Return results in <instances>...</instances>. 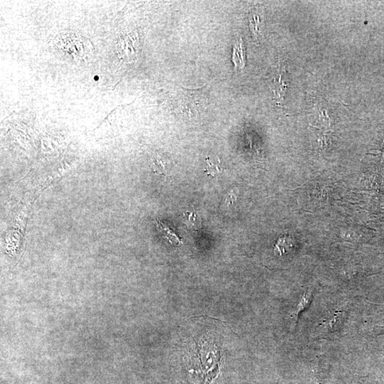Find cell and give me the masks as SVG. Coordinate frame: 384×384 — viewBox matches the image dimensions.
I'll return each instance as SVG.
<instances>
[{
    "label": "cell",
    "instance_id": "6da1fadb",
    "mask_svg": "<svg viewBox=\"0 0 384 384\" xmlns=\"http://www.w3.org/2000/svg\"><path fill=\"white\" fill-rule=\"evenodd\" d=\"M172 98L174 111L188 121H197L207 105V95L203 88L197 90L176 88Z\"/></svg>",
    "mask_w": 384,
    "mask_h": 384
},
{
    "label": "cell",
    "instance_id": "7a4b0ae2",
    "mask_svg": "<svg viewBox=\"0 0 384 384\" xmlns=\"http://www.w3.org/2000/svg\"><path fill=\"white\" fill-rule=\"evenodd\" d=\"M57 48L63 55L73 61H82L89 58L91 53V43L80 34L68 32L58 38Z\"/></svg>",
    "mask_w": 384,
    "mask_h": 384
},
{
    "label": "cell",
    "instance_id": "3957f363",
    "mask_svg": "<svg viewBox=\"0 0 384 384\" xmlns=\"http://www.w3.org/2000/svg\"><path fill=\"white\" fill-rule=\"evenodd\" d=\"M344 314V312L340 310L329 312L319 322L317 329L324 335L335 333L342 324Z\"/></svg>",
    "mask_w": 384,
    "mask_h": 384
},
{
    "label": "cell",
    "instance_id": "277c9868",
    "mask_svg": "<svg viewBox=\"0 0 384 384\" xmlns=\"http://www.w3.org/2000/svg\"><path fill=\"white\" fill-rule=\"evenodd\" d=\"M288 88V83L287 81L286 71L279 69L277 74L274 78L272 84V91L276 99L277 104L284 102Z\"/></svg>",
    "mask_w": 384,
    "mask_h": 384
},
{
    "label": "cell",
    "instance_id": "5b68a950",
    "mask_svg": "<svg viewBox=\"0 0 384 384\" xmlns=\"http://www.w3.org/2000/svg\"><path fill=\"white\" fill-rule=\"evenodd\" d=\"M153 167L160 174H168L171 169L172 162L168 157L164 153L155 152L152 157Z\"/></svg>",
    "mask_w": 384,
    "mask_h": 384
},
{
    "label": "cell",
    "instance_id": "8992f818",
    "mask_svg": "<svg viewBox=\"0 0 384 384\" xmlns=\"http://www.w3.org/2000/svg\"><path fill=\"white\" fill-rule=\"evenodd\" d=\"M223 171V167L218 157L210 155L206 158L204 172L207 175L212 177H216V176H219Z\"/></svg>",
    "mask_w": 384,
    "mask_h": 384
},
{
    "label": "cell",
    "instance_id": "52a82bcc",
    "mask_svg": "<svg viewBox=\"0 0 384 384\" xmlns=\"http://www.w3.org/2000/svg\"><path fill=\"white\" fill-rule=\"evenodd\" d=\"M233 61L236 67L242 69L245 66L246 59H245V49L241 38L236 40L234 45V52H233Z\"/></svg>",
    "mask_w": 384,
    "mask_h": 384
},
{
    "label": "cell",
    "instance_id": "ba28073f",
    "mask_svg": "<svg viewBox=\"0 0 384 384\" xmlns=\"http://www.w3.org/2000/svg\"><path fill=\"white\" fill-rule=\"evenodd\" d=\"M155 223H156L157 226L158 227L160 233H162V236L169 241L171 245L174 246H180L182 245L181 239H180L170 228L164 224L162 221H160L159 219H156Z\"/></svg>",
    "mask_w": 384,
    "mask_h": 384
},
{
    "label": "cell",
    "instance_id": "9c48e42d",
    "mask_svg": "<svg viewBox=\"0 0 384 384\" xmlns=\"http://www.w3.org/2000/svg\"><path fill=\"white\" fill-rule=\"evenodd\" d=\"M312 297H313V294H312L310 290H308V292L304 293L302 295V297H301L300 300H299L298 303L297 304L296 309L294 311L293 315L295 322H296L299 314L309 306L310 302H311Z\"/></svg>",
    "mask_w": 384,
    "mask_h": 384
},
{
    "label": "cell",
    "instance_id": "30bf717a",
    "mask_svg": "<svg viewBox=\"0 0 384 384\" xmlns=\"http://www.w3.org/2000/svg\"><path fill=\"white\" fill-rule=\"evenodd\" d=\"M261 19L255 13L250 14L249 17L250 29L253 37L258 39L261 34Z\"/></svg>",
    "mask_w": 384,
    "mask_h": 384
},
{
    "label": "cell",
    "instance_id": "8fae6325",
    "mask_svg": "<svg viewBox=\"0 0 384 384\" xmlns=\"http://www.w3.org/2000/svg\"><path fill=\"white\" fill-rule=\"evenodd\" d=\"M293 248V243L290 238L283 237L277 241L274 251L275 253H278L279 255H282L283 254L289 251L290 248Z\"/></svg>",
    "mask_w": 384,
    "mask_h": 384
},
{
    "label": "cell",
    "instance_id": "7c38bea8",
    "mask_svg": "<svg viewBox=\"0 0 384 384\" xmlns=\"http://www.w3.org/2000/svg\"><path fill=\"white\" fill-rule=\"evenodd\" d=\"M318 117H317V125L315 126V127L320 128L322 130H329L331 126V120L329 115L326 113V111L322 110V111H319Z\"/></svg>",
    "mask_w": 384,
    "mask_h": 384
},
{
    "label": "cell",
    "instance_id": "4fadbf2b",
    "mask_svg": "<svg viewBox=\"0 0 384 384\" xmlns=\"http://www.w3.org/2000/svg\"><path fill=\"white\" fill-rule=\"evenodd\" d=\"M239 190L238 188L233 189L231 190L228 194H226V197H225L224 202L223 205L225 207H231L234 205V203L236 202V200L239 196Z\"/></svg>",
    "mask_w": 384,
    "mask_h": 384
}]
</instances>
